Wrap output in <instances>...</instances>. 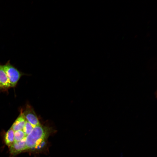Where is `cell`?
<instances>
[{"label":"cell","instance_id":"9","mask_svg":"<svg viewBox=\"0 0 157 157\" xmlns=\"http://www.w3.org/2000/svg\"><path fill=\"white\" fill-rule=\"evenodd\" d=\"M33 128V127L32 125L26 120L22 130L26 136L31 132Z\"/></svg>","mask_w":157,"mask_h":157},{"label":"cell","instance_id":"6","mask_svg":"<svg viewBox=\"0 0 157 157\" xmlns=\"http://www.w3.org/2000/svg\"><path fill=\"white\" fill-rule=\"evenodd\" d=\"M0 83L3 90H7L11 87L10 81L3 66L1 65H0Z\"/></svg>","mask_w":157,"mask_h":157},{"label":"cell","instance_id":"2","mask_svg":"<svg viewBox=\"0 0 157 157\" xmlns=\"http://www.w3.org/2000/svg\"><path fill=\"white\" fill-rule=\"evenodd\" d=\"M3 66L10 81L11 87H15L22 75V73L11 65L9 61Z\"/></svg>","mask_w":157,"mask_h":157},{"label":"cell","instance_id":"8","mask_svg":"<svg viewBox=\"0 0 157 157\" xmlns=\"http://www.w3.org/2000/svg\"><path fill=\"white\" fill-rule=\"evenodd\" d=\"M26 135L22 130H18L14 132L15 142L20 141L26 138Z\"/></svg>","mask_w":157,"mask_h":157},{"label":"cell","instance_id":"3","mask_svg":"<svg viewBox=\"0 0 157 157\" xmlns=\"http://www.w3.org/2000/svg\"><path fill=\"white\" fill-rule=\"evenodd\" d=\"M23 115L26 121L34 127L40 125L38 118L33 108L28 104H27L24 110H23Z\"/></svg>","mask_w":157,"mask_h":157},{"label":"cell","instance_id":"1","mask_svg":"<svg viewBox=\"0 0 157 157\" xmlns=\"http://www.w3.org/2000/svg\"><path fill=\"white\" fill-rule=\"evenodd\" d=\"M53 131L52 128L41 124L33 127L25 138L27 149L39 150L42 149Z\"/></svg>","mask_w":157,"mask_h":157},{"label":"cell","instance_id":"5","mask_svg":"<svg viewBox=\"0 0 157 157\" xmlns=\"http://www.w3.org/2000/svg\"><path fill=\"white\" fill-rule=\"evenodd\" d=\"M22 109L20 111V114L11 127L14 131L22 130L25 124L26 120L23 113Z\"/></svg>","mask_w":157,"mask_h":157},{"label":"cell","instance_id":"10","mask_svg":"<svg viewBox=\"0 0 157 157\" xmlns=\"http://www.w3.org/2000/svg\"><path fill=\"white\" fill-rule=\"evenodd\" d=\"M3 90L0 83V90Z\"/></svg>","mask_w":157,"mask_h":157},{"label":"cell","instance_id":"7","mask_svg":"<svg viewBox=\"0 0 157 157\" xmlns=\"http://www.w3.org/2000/svg\"><path fill=\"white\" fill-rule=\"evenodd\" d=\"M5 142L6 145L10 146L14 142V131L11 128L6 132L5 136Z\"/></svg>","mask_w":157,"mask_h":157},{"label":"cell","instance_id":"4","mask_svg":"<svg viewBox=\"0 0 157 157\" xmlns=\"http://www.w3.org/2000/svg\"><path fill=\"white\" fill-rule=\"evenodd\" d=\"M25 138L19 142H14V143L10 147V153L11 154L14 156L15 155L22 151L27 149L26 145Z\"/></svg>","mask_w":157,"mask_h":157}]
</instances>
